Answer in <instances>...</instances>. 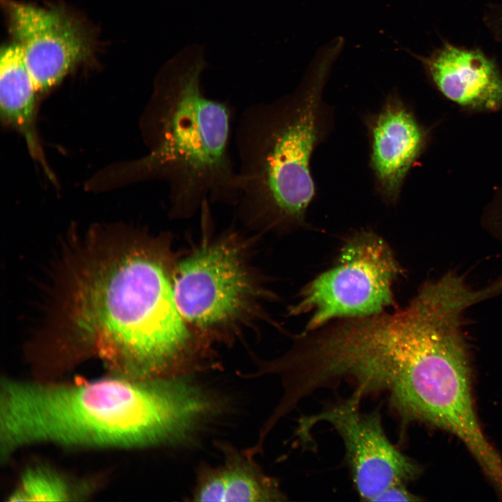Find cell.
I'll use <instances>...</instances> for the list:
<instances>
[{"instance_id":"11","label":"cell","mask_w":502,"mask_h":502,"mask_svg":"<svg viewBox=\"0 0 502 502\" xmlns=\"http://www.w3.org/2000/svg\"><path fill=\"white\" fill-rule=\"evenodd\" d=\"M223 462L204 465L197 473L192 491L195 501H280L286 496L277 480L266 474L252 457L229 444L219 446Z\"/></svg>"},{"instance_id":"1","label":"cell","mask_w":502,"mask_h":502,"mask_svg":"<svg viewBox=\"0 0 502 502\" xmlns=\"http://www.w3.org/2000/svg\"><path fill=\"white\" fill-rule=\"evenodd\" d=\"M167 234L86 235L64 252L49 291L52 329L140 379L185 377L215 365L212 343L185 321L174 291Z\"/></svg>"},{"instance_id":"6","label":"cell","mask_w":502,"mask_h":502,"mask_svg":"<svg viewBox=\"0 0 502 502\" xmlns=\"http://www.w3.org/2000/svg\"><path fill=\"white\" fill-rule=\"evenodd\" d=\"M404 270L389 245L371 230L353 234L335 265L305 284L287 315L310 313L305 331L333 319L376 314L397 307L393 286Z\"/></svg>"},{"instance_id":"12","label":"cell","mask_w":502,"mask_h":502,"mask_svg":"<svg viewBox=\"0 0 502 502\" xmlns=\"http://www.w3.org/2000/svg\"><path fill=\"white\" fill-rule=\"evenodd\" d=\"M37 92L20 45L4 47L0 57L1 119L21 135L30 155L53 180L37 132Z\"/></svg>"},{"instance_id":"3","label":"cell","mask_w":502,"mask_h":502,"mask_svg":"<svg viewBox=\"0 0 502 502\" xmlns=\"http://www.w3.org/2000/svg\"><path fill=\"white\" fill-rule=\"evenodd\" d=\"M204 50L190 45L162 68L144 119L149 152L128 166L135 179L169 187V213L187 218L211 203L236 206L241 192L230 153L233 112L201 86Z\"/></svg>"},{"instance_id":"14","label":"cell","mask_w":502,"mask_h":502,"mask_svg":"<svg viewBox=\"0 0 502 502\" xmlns=\"http://www.w3.org/2000/svg\"><path fill=\"white\" fill-rule=\"evenodd\" d=\"M420 499L411 493L405 485H395L383 492L375 501H416Z\"/></svg>"},{"instance_id":"15","label":"cell","mask_w":502,"mask_h":502,"mask_svg":"<svg viewBox=\"0 0 502 502\" xmlns=\"http://www.w3.org/2000/svg\"><path fill=\"white\" fill-rule=\"evenodd\" d=\"M487 23L496 38L502 40V6L496 7L487 17Z\"/></svg>"},{"instance_id":"10","label":"cell","mask_w":502,"mask_h":502,"mask_svg":"<svg viewBox=\"0 0 502 502\" xmlns=\"http://www.w3.org/2000/svg\"><path fill=\"white\" fill-rule=\"evenodd\" d=\"M410 54L450 100L482 109H496L502 105L501 71L496 61L481 50L446 42L428 55Z\"/></svg>"},{"instance_id":"8","label":"cell","mask_w":502,"mask_h":502,"mask_svg":"<svg viewBox=\"0 0 502 502\" xmlns=\"http://www.w3.org/2000/svg\"><path fill=\"white\" fill-rule=\"evenodd\" d=\"M6 6L10 32L22 50L38 92L59 84L90 56L92 45L88 33L62 8L8 0Z\"/></svg>"},{"instance_id":"5","label":"cell","mask_w":502,"mask_h":502,"mask_svg":"<svg viewBox=\"0 0 502 502\" xmlns=\"http://www.w3.org/2000/svg\"><path fill=\"white\" fill-rule=\"evenodd\" d=\"M238 231L206 234L176 264L174 291L188 324L214 345L229 343L261 321L274 295Z\"/></svg>"},{"instance_id":"9","label":"cell","mask_w":502,"mask_h":502,"mask_svg":"<svg viewBox=\"0 0 502 502\" xmlns=\"http://www.w3.org/2000/svg\"><path fill=\"white\" fill-rule=\"evenodd\" d=\"M363 123L374 190L385 203L395 204L424 149L425 130L395 90L386 96L378 112L363 116Z\"/></svg>"},{"instance_id":"7","label":"cell","mask_w":502,"mask_h":502,"mask_svg":"<svg viewBox=\"0 0 502 502\" xmlns=\"http://www.w3.org/2000/svg\"><path fill=\"white\" fill-rule=\"evenodd\" d=\"M362 398L353 392L348 398L322 411L301 418L296 434L307 441L314 425L321 422L330 424L344 443L359 496L363 501H375L390 487L406 485L414 479L420 468L388 439L379 413L361 412Z\"/></svg>"},{"instance_id":"2","label":"cell","mask_w":502,"mask_h":502,"mask_svg":"<svg viewBox=\"0 0 502 502\" xmlns=\"http://www.w3.org/2000/svg\"><path fill=\"white\" fill-rule=\"evenodd\" d=\"M186 377L75 385L6 379L0 397L1 457L41 443L140 448L183 441L216 407Z\"/></svg>"},{"instance_id":"13","label":"cell","mask_w":502,"mask_h":502,"mask_svg":"<svg viewBox=\"0 0 502 502\" xmlns=\"http://www.w3.org/2000/svg\"><path fill=\"white\" fill-rule=\"evenodd\" d=\"M71 496L69 487L59 475L49 469L36 467L27 469L11 501H63Z\"/></svg>"},{"instance_id":"4","label":"cell","mask_w":502,"mask_h":502,"mask_svg":"<svg viewBox=\"0 0 502 502\" xmlns=\"http://www.w3.org/2000/svg\"><path fill=\"white\" fill-rule=\"evenodd\" d=\"M339 53L326 45L292 93L241 113L235 130L241 182L236 206L249 227L284 232L307 227L306 213L317 195L311 158L333 125L323 92Z\"/></svg>"}]
</instances>
